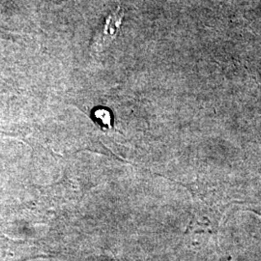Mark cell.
I'll return each instance as SVG.
<instances>
[{
	"label": "cell",
	"instance_id": "cell-1",
	"mask_svg": "<svg viewBox=\"0 0 261 261\" xmlns=\"http://www.w3.org/2000/svg\"><path fill=\"white\" fill-rule=\"evenodd\" d=\"M123 18L124 12L120 6L107 18L102 31L94 39L92 47L96 53L103 50L115 39L121 27Z\"/></svg>",
	"mask_w": 261,
	"mask_h": 261
},
{
	"label": "cell",
	"instance_id": "cell-2",
	"mask_svg": "<svg viewBox=\"0 0 261 261\" xmlns=\"http://www.w3.org/2000/svg\"><path fill=\"white\" fill-rule=\"evenodd\" d=\"M93 119L102 130H109L112 128V113L107 109H96L93 112Z\"/></svg>",
	"mask_w": 261,
	"mask_h": 261
}]
</instances>
